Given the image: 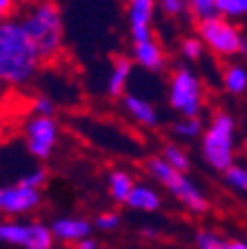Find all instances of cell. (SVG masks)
I'll use <instances>...</instances> for the list:
<instances>
[{"label":"cell","instance_id":"cell-1","mask_svg":"<svg viewBox=\"0 0 247 249\" xmlns=\"http://www.w3.org/2000/svg\"><path fill=\"white\" fill-rule=\"evenodd\" d=\"M42 58L22 20L2 18L0 22V80L7 87H25L36 76Z\"/></svg>","mask_w":247,"mask_h":249},{"label":"cell","instance_id":"cell-2","mask_svg":"<svg viewBox=\"0 0 247 249\" xmlns=\"http://www.w3.org/2000/svg\"><path fill=\"white\" fill-rule=\"evenodd\" d=\"M22 25L29 31L31 40L36 42L42 62H52L60 56L65 29L62 16L54 0H31L22 14Z\"/></svg>","mask_w":247,"mask_h":249},{"label":"cell","instance_id":"cell-3","mask_svg":"<svg viewBox=\"0 0 247 249\" xmlns=\"http://www.w3.org/2000/svg\"><path fill=\"white\" fill-rule=\"evenodd\" d=\"M147 169H150L152 176H154L167 192L174 194V196L178 198L180 205L187 207L190 212L205 213L207 209H209V202H207V198L203 196L201 189L185 176V171L176 169L165 156L150 158V160H147Z\"/></svg>","mask_w":247,"mask_h":249},{"label":"cell","instance_id":"cell-4","mask_svg":"<svg viewBox=\"0 0 247 249\" xmlns=\"http://www.w3.org/2000/svg\"><path fill=\"white\" fill-rule=\"evenodd\" d=\"M234 134L236 123L229 114L218 111L214 114L209 127L203 134V156L209 167L218 171H225L234 165Z\"/></svg>","mask_w":247,"mask_h":249},{"label":"cell","instance_id":"cell-5","mask_svg":"<svg viewBox=\"0 0 247 249\" xmlns=\"http://www.w3.org/2000/svg\"><path fill=\"white\" fill-rule=\"evenodd\" d=\"M198 36L218 56H236V53L247 52V42L243 40L241 31L223 14L201 18L198 20Z\"/></svg>","mask_w":247,"mask_h":249},{"label":"cell","instance_id":"cell-6","mask_svg":"<svg viewBox=\"0 0 247 249\" xmlns=\"http://www.w3.org/2000/svg\"><path fill=\"white\" fill-rule=\"evenodd\" d=\"M170 105L183 116H198L203 107V87L194 71L180 67L170 83Z\"/></svg>","mask_w":247,"mask_h":249},{"label":"cell","instance_id":"cell-7","mask_svg":"<svg viewBox=\"0 0 247 249\" xmlns=\"http://www.w3.org/2000/svg\"><path fill=\"white\" fill-rule=\"evenodd\" d=\"M25 138L29 154L40 160H47L54 154L58 142V124L54 116L36 114L34 118H29L25 124Z\"/></svg>","mask_w":247,"mask_h":249},{"label":"cell","instance_id":"cell-8","mask_svg":"<svg viewBox=\"0 0 247 249\" xmlns=\"http://www.w3.org/2000/svg\"><path fill=\"white\" fill-rule=\"evenodd\" d=\"M40 205V192L36 187L29 185H9L2 187L0 192V209L5 216H22V213H29Z\"/></svg>","mask_w":247,"mask_h":249},{"label":"cell","instance_id":"cell-9","mask_svg":"<svg viewBox=\"0 0 247 249\" xmlns=\"http://www.w3.org/2000/svg\"><path fill=\"white\" fill-rule=\"evenodd\" d=\"M152 16L154 0H129V29L134 42L152 38Z\"/></svg>","mask_w":247,"mask_h":249},{"label":"cell","instance_id":"cell-10","mask_svg":"<svg viewBox=\"0 0 247 249\" xmlns=\"http://www.w3.org/2000/svg\"><path fill=\"white\" fill-rule=\"evenodd\" d=\"M52 231L60 243H80L92 236V223L85 218H56L52 223Z\"/></svg>","mask_w":247,"mask_h":249},{"label":"cell","instance_id":"cell-11","mask_svg":"<svg viewBox=\"0 0 247 249\" xmlns=\"http://www.w3.org/2000/svg\"><path fill=\"white\" fill-rule=\"evenodd\" d=\"M134 60L138 62L140 67L150 69V71H160L165 67V52L163 47L154 40V38H147V40H136L134 42Z\"/></svg>","mask_w":247,"mask_h":249},{"label":"cell","instance_id":"cell-12","mask_svg":"<svg viewBox=\"0 0 247 249\" xmlns=\"http://www.w3.org/2000/svg\"><path fill=\"white\" fill-rule=\"evenodd\" d=\"M132 67H134V62L129 60V58H123V56L116 58V62H114V69H112V73H109V80H107L109 96L118 98V96H123V93H125L127 80H129V76H132Z\"/></svg>","mask_w":247,"mask_h":249},{"label":"cell","instance_id":"cell-13","mask_svg":"<svg viewBox=\"0 0 247 249\" xmlns=\"http://www.w3.org/2000/svg\"><path fill=\"white\" fill-rule=\"evenodd\" d=\"M125 109L134 120H138L145 127H156L158 124V114L147 100L138 98V96H125Z\"/></svg>","mask_w":247,"mask_h":249},{"label":"cell","instance_id":"cell-14","mask_svg":"<svg viewBox=\"0 0 247 249\" xmlns=\"http://www.w3.org/2000/svg\"><path fill=\"white\" fill-rule=\"evenodd\" d=\"M132 209H138V212H156L160 207V196L147 185H136L129 194L127 202Z\"/></svg>","mask_w":247,"mask_h":249},{"label":"cell","instance_id":"cell-15","mask_svg":"<svg viewBox=\"0 0 247 249\" xmlns=\"http://www.w3.org/2000/svg\"><path fill=\"white\" fill-rule=\"evenodd\" d=\"M29 225L31 223L5 220V223L0 225V243L11 245V247H27V240H29Z\"/></svg>","mask_w":247,"mask_h":249},{"label":"cell","instance_id":"cell-16","mask_svg":"<svg viewBox=\"0 0 247 249\" xmlns=\"http://www.w3.org/2000/svg\"><path fill=\"white\" fill-rule=\"evenodd\" d=\"M134 187H136V182L127 171H114L112 176H109V192H112V198L116 202H127Z\"/></svg>","mask_w":247,"mask_h":249},{"label":"cell","instance_id":"cell-17","mask_svg":"<svg viewBox=\"0 0 247 249\" xmlns=\"http://www.w3.org/2000/svg\"><path fill=\"white\" fill-rule=\"evenodd\" d=\"M223 85L229 93H245L247 91V69L241 65H229L223 73Z\"/></svg>","mask_w":247,"mask_h":249},{"label":"cell","instance_id":"cell-18","mask_svg":"<svg viewBox=\"0 0 247 249\" xmlns=\"http://www.w3.org/2000/svg\"><path fill=\"white\" fill-rule=\"evenodd\" d=\"M171 131L180 138H196L203 131V123L198 120V116H183V120H178Z\"/></svg>","mask_w":247,"mask_h":249},{"label":"cell","instance_id":"cell-19","mask_svg":"<svg viewBox=\"0 0 247 249\" xmlns=\"http://www.w3.org/2000/svg\"><path fill=\"white\" fill-rule=\"evenodd\" d=\"M194 243H196V247H201V249H225L227 247V240L221 238L211 229H198L194 236Z\"/></svg>","mask_w":247,"mask_h":249},{"label":"cell","instance_id":"cell-20","mask_svg":"<svg viewBox=\"0 0 247 249\" xmlns=\"http://www.w3.org/2000/svg\"><path fill=\"white\" fill-rule=\"evenodd\" d=\"M223 174H225V182L232 187V189H236V192H247V167L232 165V167H227Z\"/></svg>","mask_w":247,"mask_h":249},{"label":"cell","instance_id":"cell-21","mask_svg":"<svg viewBox=\"0 0 247 249\" xmlns=\"http://www.w3.org/2000/svg\"><path fill=\"white\" fill-rule=\"evenodd\" d=\"M216 9L227 18H241L247 16V0H216Z\"/></svg>","mask_w":247,"mask_h":249},{"label":"cell","instance_id":"cell-22","mask_svg":"<svg viewBox=\"0 0 247 249\" xmlns=\"http://www.w3.org/2000/svg\"><path fill=\"white\" fill-rule=\"evenodd\" d=\"M205 40H203L201 36H190L183 40V45H180V52H183V56L187 58V60H198V58L203 56V49H205Z\"/></svg>","mask_w":247,"mask_h":249},{"label":"cell","instance_id":"cell-23","mask_svg":"<svg viewBox=\"0 0 247 249\" xmlns=\"http://www.w3.org/2000/svg\"><path fill=\"white\" fill-rule=\"evenodd\" d=\"M163 156L167 158V160L171 162V165L176 167V169H180V171H190V158H187V154L180 147H174V145H167L163 149Z\"/></svg>","mask_w":247,"mask_h":249},{"label":"cell","instance_id":"cell-24","mask_svg":"<svg viewBox=\"0 0 247 249\" xmlns=\"http://www.w3.org/2000/svg\"><path fill=\"white\" fill-rule=\"evenodd\" d=\"M190 2V11L201 20V18H207V16L218 14L216 9V0H187Z\"/></svg>","mask_w":247,"mask_h":249},{"label":"cell","instance_id":"cell-25","mask_svg":"<svg viewBox=\"0 0 247 249\" xmlns=\"http://www.w3.org/2000/svg\"><path fill=\"white\" fill-rule=\"evenodd\" d=\"M118 225H120V216L116 212H105L96 218V227L103 229V231H114Z\"/></svg>","mask_w":247,"mask_h":249},{"label":"cell","instance_id":"cell-26","mask_svg":"<svg viewBox=\"0 0 247 249\" xmlns=\"http://www.w3.org/2000/svg\"><path fill=\"white\" fill-rule=\"evenodd\" d=\"M20 182H22V185H29V187H36V189H40V187L47 182V169L38 167V169L29 171L27 176H22Z\"/></svg>","mask_w":247,"mask_h":249},{"label":"cell","instance_id":"cell-27","mask_svg":"<svg viewBox=\"0 0 247 249\" xmlns=\"http://www.w3.org/2000/svg\"><path fill=\"white\" fill-rule=\"evenodd\" d=\"M34 111L36 114H45V116H54V103L49 98H45V96H38L34 100Z\"/></svg>","mask_w":247,"mask_h":249},{"label":"cell","instance_id":"cell-28","mask_svg":"<svg viewBox=\"0 0 247 249\" xmlns=\"http://www.w3.org/2000/svg\"><path fill=\"white\" fill-rule=\"evenodd\" d=\"M14 7H16V0H0V14H2V18H9Z\"/></svg>","mask_w":247,"mask_h":249},{"label":"cell","instance_id":"cell-29","mask_svg":"<svg viewBox=\"0 0 247 249\" xmlns=\"http://www.w3.org/2000/svg\"><path fill=\"white\" fill-rule=\"evenodd\" d=\"M76 247H78V249H96L98 243H96L94 238H89V236H87V238H82L80 243H76Z\"/></svg>","mask_w":247,"mask_h":249},{"label":"cell","instance_id":"cell-30","mask_svg":"<svg viewBox=\"0 0 247 249\" xmlns=\"http://www.w3.org/2000/svg\"><path fill=\"white\" fill-rule=\"evenodd\" d=\"M225 249H247V240H234L227 238V247Z\"/></svg>","mask_w":247,"mask_h":249},{"label":"cell","instance_id":"cell-31","mask_svg":"<svg viewBox=\"0 0 247 249\" xmlns=\"http://www.w3.org/2000/svg\"><path fill=\"white\" fill-rule=\"evenodd\" d=\"M245 154H247V138H245Z\"/></svg>","mask_w":247,"mask_h":249}]
</instances>
